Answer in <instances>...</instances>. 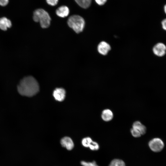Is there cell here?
<instances>
[{
    "mask_svg": "<svg viewBox=\"0 0 166 166\" xmlns=\"http://www.w3.org/2000/svg\"><path fill=\"white\" fill-rule=\"evenodd\" d=\"M69 13V8L65 6H62L59 7L56 11V14L61 18H65L67 16Z\"/></svg>",
    "mask_w": 166,
    "mask_h": 166,
    "instance_id": "cell-9",
    "label": "cell"
},
{
    "mask_svg": "<svg viewBox=\"0 0 166 166\" xmlns=\"http://www.w3.org/2000/svg\"><path fill=\"white\" fill-rule=\"evenodd\" d=\"M101 117L104 121L109 122L113 119V114L111 110L106 109L102 111Z\"/></svg>",
    "mask_w": 166,
    "mask_h": 166,
    "instance_id": "cell-10",
    "label": "cell"
},
{
    "mask_svg": "<svg viewBox=\"0 0 166 166\" xmlns=\"http://www.w3.org/2000/svg\"><path fill=\"white\" fill-rule=\"evenodd\" d=\"M111 49V47L110 45L104 41L100 42L97 47L98 53L103 55H106Z\"/></svg>",
    "mask_w": 166,
    "mask_h": 166,
    "instance_id": "cell-6",
    "label": "cell"
},
{
    "mask_svg": "<svg viewBox=\"0 0 166 166\" xmlns=\"http://www.w3.org/2000/svg\"><path fill=\"white\" fill-rule=\"evenodd\" d=\"M109 166H126L124 161L120 159H114L112 160Z\"/></svg>",
    "mask_w": 166,
    "mask_h": 166,
    "instance_id": "cell-14",
    "label": "cell"
},
{
    "mask_svg": "<svg viewBox=\"0 0 166 166\" xmlns=\"http://www.w3.org/2000/svg\"><path fill=\"white\" fill-rule=\"evenodd\" d=\"M33 19L36 22H39L43 28H48L50 24L51 18L48 13L42 9L35 10L34 13Z\"/></svg>",
    "mask_w": 166,
    "mask_h": 166,
    "instance_id": "cell-2",
    "label": "cell"
},
{
    "mask_svg": "<svg viewBox=\"0 0 166 166\" xmlns=\"http://www.w3.org/2000/svg\"><path fill=\"white\" fill-rule=\"evenodd\" d=\"M17 90L18 93L22 96L32 97L39 91V84L33 77L26 76L20 81L17 86Z\"/></svg>",
    "mask_w": 166,
    "mask_h": 166,
    "instance_id": "cell-1",
    "label": "cell"
},
{
    "mask_svg": "<svg viewBox=\"0 0 166 166\" xmlns=\"http://www.w3.org/2000/svg\"><path fill=\"white\" fill-rule=\"evenodd\" d=\"M148 145L150 149L155 152H161L164 147L163 141L158 137L154 138L148 142Z\"/></svg>",
    "mask_w": 166,
    "mask_h": 166,
    "instance_id": "cell-4",
    "label": "cell"
},
{
    "mask_svg": "<svg viewBox=\"0 0 166 166\" xmlns=\"http://www.w3.org/2000/svg\"><path fill=\"white\" fill-rule=\"evenodd\" d=\"M89 148L92 151H97L99 148V144L96 142L92 141L90 144Z\"/></svg>",
    "mask_w": 166,
    "mask_h": 166,
    "instance_id": "cell-16",
    "label": "cell"
},
{
    "mask_svg": "<svg viewBox=\"0 0 166 166\" xmlns=\"http://www.w3.org/2000/svg\"><path fill=\"white\" fill-rule=\"evenodd\" d=\"M132 128L138 130L142 135L145 134L146 132V127L139 121H135L132 124Z\"/></svg>",
    "mask_w": 166,
    "mask_h": 166,
    "instance_id": "cell-11",
    "label": "cell"
},
{
    "mask_svg": "<svg viewBox=\"0 0 166 166\" xmlns=\"http://www.w3.org/2000/svg\"><path fill=\"white\" fill-rule=\"evenodd\" d=\"M12 26L11 21L6 17L0 18V29L3 30H6Z\"/></svg>",
    "mask_w": 166,
    "mask_h": 166,
    "instance_id": "cell-12",
    "label": "cell"
},
{
    "mask_svg": "<svg viewBox=\"0 0 166 166\" xmlns=\"http://www.w3.org/2000/svg\"><path fill=\"white\" fill-rule=\"evenodd\" d=\"M60 144L62 147L69 151L72 150L74 147V144L72 140L68 136L62 138L60 140Z\"/></svg>",
    "mask_w": 166,
    "mask_h": 166,
    "instance_id": "cell-8",
    "label": "cell"
},
{
    "mask_svg": "<svg viewBox=\"0 0 166 166\" xmlns=\"http://www.w3.org/2000/svg\"><path fill=\"white\" fill-rule=\"evenodd\" d=\"M81 164L83 166H99L94 161L92 162H87L85 161H82L81 162Z\"/></svg>",
    "mask_w": 166,
    "mask_h": 166,
    "instance_id": "cell-18",
    "label": "cell"
},
{
    "mask_svg": "<svg viewBox=\"0 0 166 166\" xmlns=\"http://www.w3.org/2000/svg\"><path fill=\"white\" fill-rule=\"evenodd\" d=\"M46 2L49 5L54 6L57 4L58 0H46Z\"/></svg>",
    "mask_w": 166,
    "mask_h": 166,
    "instance_id": "cell-19",
    "label": "cell"
},
{
    "mask_svg": "<svg viewBox=\"0 0 166 166\" xmlns=\"http://www.w3.org/2000/svg\"><path fill=\"white\" fill-rule=\"evenodd\" d=\"M164 13L166 14V4L164 6Z\"/></svg>",
    "mask_w": 166,
    "mask_h": 166,
    "instance_id": "cell-23",
    "label": "cell"
},
{
    "mask_svg": "<svg viewBox=\"0 0 166 166\" xmlns=\"http://www.w3.org/2000/svg\"><path fill=\"white\" fill-rule=\"evenodd\" d=\"M65 91L63 88H57L53 91V96L54 99L58 101H62L65 97Z\"/></svg>",
    "mask_w": 166,
    "mask_h": 166,
    "instance_id": "cell-7",
    "label": "cell"
},
{
    "mask_svg": "<svg viewBox=\"0 0 166 166\" xmlns=\"http://www.w3.org/2000/svg\"><path fill=\"white\" fill-rule=\"evenodd\" d=\"M152 51L156 56L162 57L166 53V45L162 42L157 43L153 47Z\"/></svg>",
    "mask_w": 166,
    "mask_h": 166,
    "instance_id": "cell-5",
    "label": "cell"
},
{
    "mask_svg": "<svg viewBox=\"0 0 166 166\" xmlns=\"http://www.w3.org/2000/svg\"><path fill=\"white\" fill-rule=\"evenodd\" d=\"M8 0H0V5L2 6H6L8 3Z\"/></svg>",
    "mask_w": 166,
    "mask_h": 166,
    "instance_id": "cell-22",
    "label": "cell"
},
{
    "mask_svg": "<svg viewBox=\"0 0 166 166\" xmlns=\"http://www.w3.org/2000/svg\"><path fill=\"white\" fill-rule=\"evenodd\" d=\"M93 141L92 139L89 137L83 138L81 140L82 145L86 148H89L90 144Z\"/></svg>",
    "mask_w": 166,
    "mask_h": 166,
    "instance_id": "cell-15",
    "label": "cell"
},
{
    "mask_svg": "<svg viewBox=\"0 0 166 166\" xmlns=\"http://www.w3.org/2000/svg\"><path fill=\"white\" fill-rule=\"evenodd\" d=\"M67 23L68 26L77 34L83 31L85 25L84 19L78 15H73L70 16Z\"/></svg>",
    "mask_w": 166,
    "mask_h": 166,
    "instance_id": "cell-3",
    "label": "cell"
},
{
    "mask_svg": "<svg viewBox=\"0 0 166 166\" xmlns=\"http://www.w3.org/2000/svg\"><path fill=\"white\" fill-rule=\"evenodd\" d=\"M96 3L99 6H102L106 2L107 0H95Z\"/></svg>",
    "mask_w": 166,
    "mask_h": 166,
    "instance_id": "cell-20",
    "label": "cell"
},
{
    "mask_svg": "<svg viewBox=\"0 0 166 166\" xmlns=\"http://www.w3.org/2000/svg\"><path fill=\"white\" fill-rule=\"evenodd\" d=\"M77 4L81 7L87 9L90 6L92 0H74Z\"/></svg>",
    "mask_w": 166,
    "mask_h": 166,
    "instance_id": "cell-13",
    "label": "cell"
},
{
    "mask_svg": "<svg viewBox=\"0 0 166 166\" xmlns=\"http://www.w3.org/2000/svg\"><path fill=\"white\" fill-rule=\"evenodd\" d=\"M130 132L132 135L135 137H139L142 136L138 130L132 128L131 129Z\"/></svg>",
    "mask_w": 166,
    "mask_h": 166,
    "instance_id": "cell-17",
    "label": "cell"
},
{
    "mask_svg": "<svg viewBox=\"0 0 166 166\" xmlns=\"http://www.w3.org/2000/svg\"><path fill=\"white\" fill-rule=\"evenodd\" d=\"M161 24L162 29L166 31V18L162 20Z\"/></svg>",
    "mask_w": 166,
    "mask_h": 166,
    "instance_id": "cell-21",
    "label": "cell"
}]
</instances>
